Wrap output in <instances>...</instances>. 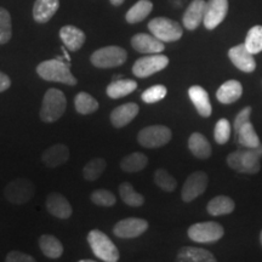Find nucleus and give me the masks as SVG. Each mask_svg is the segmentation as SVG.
<instances>
[{"label": "nucleus", "instance_id": "nucleus-1", "mask_svg": "<svg viewBox=\"0 0 262 262\" xmlns=\"http://www.w3.org/2000/svg\"><path fill=\"white\" fill-rule=\"evenodd\" d=\"M262 143L256 148L238 149L227 157L229 168L242 173H256L261 169Z\"/></svg>", "mask_w": 262, "mask_h": 262}, {"label": "nucleus", "instance_id": "nucleus-2", "mask_svg": "<svg viewBox=\"0 0 262 262\" xmlns=\"http://www.w3.org/2000/svg\"><path fill=\"white\" fill-rule=\"evenodd\" d=\"M37 73L41 79L47 81H55L66 85H77V78L72 74L70 66L60 60L42 61L38 64Z\"/></svg>", "mask_w": 262, "mask_h": 262}, {"label": "nucleus", "instance_id": "nucleus-3", "mask_svg": "<svg viewBox=\"0 0 262 262\" xmlns=\"http://www.w3.org/2000/svg\"><path fill=\"white\" fill-rule=\"evenodd\" d=\"M67 100L64 94L58 89H49L42 98L40 119L44 123H54L63 116Z\"/></svg>", "mask_w": 262, "mask_h": 262}, {"label": "nucleus", "instance_id": "nucleus-4", "mask_svg": "<svg viewBox=\"0 0 262 262\" xmlns=\"http://www.w3.org/2000/svg\"><path fill=\"white\" fill-rule=\"evenodd\" d=\"M88 243H89L93 253L101 261L117 262L119 260V250L103 232L98 231V229L90 231L88 234Z\"/></svg>", "mask_w": 262, "mask_h": 262}, {"label": "nucleus", "instance_id": "nucleus-5", "mask_svg": "<svg viewBox=\"0 0 262 262\" xmlns=\"http://www.w3.org/2000/svg\"><path fill=\"white\" fill-rule=\"evenodd\" d=\"M149 32L163 42H172L181 39L183 31L179 22L168 17H156L148 24Z\"/></svg>", "mask_w": 262, "mask_h": 262}, {"label": "nucleus", "instance_id": "nucleus-6", "mask_svg": "<svg viewBox=\"0 0 262 262\" xmlns=\"http://www.w3.org/2000/svg\"><path fill=\"white\" fill-rule=\"evenodd\" d=\"M127 52L123 48L111 45L98 49L91 55L90 61L97 68H113L125 63Z\"/></svg>", "mask_w": 262, "mask_h": 262}, {"label": "nucleus", "instance_id": "nucleus-7", "mask_svg": "<svg viewBox=\"0 0 262 262\" xmlns=\"http://www.w3.org/2000/svg\"><path fill=\"white\" fill-rule=\"evenodd\" d=\"M172 133L165 125H150L142 129L137 135V141L145 148H158L171 141Z\"/></svg>", "mask_w": 262, "mask_h": 262}, {"label": "nucleus", "instance_id": "nucleus-8", "mask_svg": "<svg viewBox=\"0 0 262 262\" xmlns=\"http://www.w3.org/2000/svg\"><path fill=\"white\" fill-rule=\"evenodd\" d=\"M189 239L196 243H214L224 237L225 231L217 222L208 221L192 225L187 232Z\"/></svg>", "mask_w": 262, "mask_h": 262}, {"label": "nucleus", "instance_id": "nucleus-9", "mask_svg": "<svg viewBox=\"0 0 262 262\" xmlns=\"http://www.w3.org/2000/svg\"><path fill=\"white\" fill-rule=\"evenodd\" d=\"M35 194V187L28 179H16L10 181L4 188V195L8 202L21 205L28 203Z\"/></svg>", "mask_w": 262, "mask_h": 262}, {"label": "nucleus", "instance_id": "nucleus-10", "mask_svg": "<svg viewBox=\"0 0 262 262\" xmlns=\"http://www.w3.org/2000/svg\"><path fill=\"white\" fill-rule=\"evenodd\" d=\"M169 64V58L162 54H152L136 60L133 66V73L137 78H147L163 71Z\"/></svg>", "mask_w": 262, "mask_h": 262}, {"label": "nucleus", "instance_id": "nucleus-11", "mask_svg": "<svg viewBox=\"0 0 262 262\" xmlns=\"http://www.w3.org/2000/svg\"><path fill=\"white\" fill-rule=\"evenodd\" d=\"M209 178L204 171H195L191 173L183 183L181 196L183 202L189 203L198 198L208 187Z\"/></svg>", "mask_w": 262, "mask_h": 262}, {"label": "nucleus", "instance_id": "nucleus-12", "mask_svg": "<svg viewBox=\"0 0 262 262\" xmlns=\"http://www.w3.org/2000/svg\"><path fill=\"white\" fill-rule=\"evenodd\" d=\"M148 228V222L139 217H127L117 222L113 228V233L118 238L131 239L142 235Z\"/></svg>", "mask_w": 262, "mask_h": 262}, {"label": "nucleus", "instance_id": "nucleus-13", "mask_svg": "<svg viewBox=\"0 0 262 262\" xmlns=\"http://www.w3.org/2000/svg\"><path fill=\"white\" fill-rule=\"evenodd\" d=\"M228 12V0H208L203 24L206 29H215Z\"/></svg>", "mask_w": 262, "mask_h": 262}, {"label": "nucleus", "instance_id": "nucleus-14", "mask_svg": "<svg viewBox=\"0 0 262 262\" xmlns=\"http://www.w3.org/2000/svg\"><path fill=\"white\" fill-rule=\"evenodd\" d=\"M228 57L235 67L245 73H253L256 70V61H255L254 55L248 50L245 44L235 45L229 49Z\"/></svg>", "mask_w": 262, "mask_h": 262}, {"label": "nucleus", "instance_id": "nucleus-15", "mask_svg": "<svg viewBox=\"0 0 262 262\" xmlns=\"http://www.w3.org/2000/svg\"><path fill=\"white\" fill-rule=\"evenodd\" d=\"M131 45L141 54H160L165 49L162 40L156 38L153 34L139 33L131 38Z\"/></svg>", "mask_w": 262, "mask_h": 262}, {"label": "nucleus", "instance_id": "nucleus-16", "mask_svg": "<svg viewBox=\"0 0 262 262\" xmlns=\"http://www.w3.org/2000/svg\"><path fill=\"white\" fill-rule=\"evenodd\" d=\"M205 8L206 2H204V0H193L191 4L188 5V8L186 9L185 14H183V27L188 29V31H194V29L198 28L203 19H204Z\"/></svg>", "mask_w": 262, "mask_h": 262}, {"label": "nucleus", "instance_id": "nucleus-17", "mask_svg": "<svg viewBox=\"0 0 262 262\" xmlns=\"http://www.w3.org/2000/svg\"><path fill=\"white\" fill-rule=\"evenodd\" d=\"M140 112L139 104L129 102L122 106L114 108L111 113V123L114 127L120 129V127L126 126L127 124H130L135 119L137 114Z\"/></svg>", "mask_w": 262, "mask_h": 262}, {"label": "nucleus", "instance_id": "nucleus-18", "mask_svg": "<svg viewBox=\"0 0 262 262\" xmlns=\"http://www.w3.org/2000/svg\"><path fill=\"white\" fill-rule=\"evenodd\" d=\"M47 209L52 216L57 219H70L72 216V206L70 202L67 201L64 195H62L61 193L52 192L48 195L47 198Z\"/></svg>", "mask_w": 262, "mask_h": 262}, {"label": "nucleus", "instance_id": "nucleus-19", "mask_svg": "<svg viewBox=\"0 0 262 262\" xmlns=\"http://www.w3.org/2000/svg\"><path fill=\"white\" fill-rule=\"evenodd\" d=\"M60 38L63 41L64 47L73 52L80 50L86 39L85 33L81 29L71 25L63 26L60 29Z\"/></svg>", "mask_w": 262, "mask_h": 262}, {"label": "nucleus", "instance_id": "nucleus-20", "mask_svg": "<svg viewBox=\"0 0 262 262\" xmlns=\"http://www.w3.org/2000/svg\"><path fill=\"white\" fill-rule=\"evenodd\" d=\"M41 159L48 168H57V166H61L62 164L67 163V160L70 159V149L66 145L57 143V145H54L45 149L41 156Z\"/></svg>", "mask_w": 262, "mask_h": 262}, {"label": "nucleus", "instance_id": "nucleus-21", "mask_svg": "<svg viewBox=\"0 0 262 262\" xmlns=\"http://www.w3.org/2000/svg\"><path fill=\"white\" fill-rule=\"evenodd\" d=\"M60 8V0H35L33 18L38 24H47Z\"/></svg>", "mask_w": 262, "mask_h": 262}, {"label": "nucleus", "instance_id": "nucleus-22", "mask_svg": "<svg viewBox=\"0 0 262 262\" xmlns=\"http://www.w3.org/2000/svg\"><path fill=\"white\" fill-rule=\"evenodd\" d=\"M188 95L193 104H194L196 112L204 118L211 116L212 107L210 103V98H209V95L205 89H203L199 85H193V86L189 88Z\"/></svg>", "mask_w": 262, "mask_h": 262}, {"label": "nucleus", "instance_id": "nucleus-23", "mask_svg": "<svg viewBox=\"0 0 262 262\" xmlns=\"http://www.w3.org/2000/svg\"><path fill=\"white\" fill-rule=\"evenodd\" d=\"M243 95V86L238 80H227L219 88L216 98L221 103L229 104L238 101Z\"/></svg>", "mask_w": 262, "mask_h": 262}, {"label": "nucleus", "instance_id": "nucleus-24", "mask_svg": "<svg viewBox=\"0 0 262 262\" xmlns=\"http://www.w3.org/2000/svg\"><path fill=\"white\" fill-rule=\"evenodd\" d=\"M188 148L198 159H208L211 156V146L201 133H193L188 139Z\"/></svg>", "mask_w": 262, "mask_h": 262}, {"label": "nucleus", "instance_id": "nucleus-25", "mask_svg": "<svg viewBox=\"0 0 262 262\" xmlns=\"http://www.w3.org/2000/svg\"><path fill=\"white\" fill-rule=\"evenodd\" d=\"M178 261L181 262H215L216 258L210 251L203 248L185 247L179 251Z\"/></svg>", "mask_w": 262, "mask_h": 262}, {"label": "nucleus", "instance_id": "nucleus-26", "mask_svg": "<svg viewBox=\"0 0 262 262\" xmlns=\"http://www.w3.org/2000/svg\"><path fill=\"white\" fill-rule=\"evenodd\" d=\"M39 248L49 258H58L63 254V245L55 235L42 234L39 238Z\"/></svg>", "mask_w": 262, "mask_h": 262}, {"label": "nucleus", "instance_id": "nucleus-27", "mask_svg": "<svg viewBox=\"0 0 262 262\" xmlns=\"http://www.w3.org/2000/svg\"><path fill=\"white\" fill-rule=\"evenodd\" d=\"M153 10V3L149 0H139L135 5H133L126 12L125 19L127 24L135 25L142 22Z\"/></svg>", "mask_w": 262, "mask_h": 262}, {"label": "nucleus", "instance_id": "nucleus-28", "mask_svg": "<svg viewBox=\"0 0 262 262\" xmlns=\"http://www.w3.org/2000/svg\"><path fill=\"white\" fill-rule=\"evenodd\" d=\"M137 89V83L135 80L131 79H122L116 80L111 83L107 86L106 93L108 97L117 100V98H122L124 96H127L131 93H134Z\"/></svg>", "mask_w": 262, "mask_h": 262}, {"label": "nucleus", "instance_id": "nucleus-29", "mask_svg": "<svg viewBox=\"0 0 262 262\" xmlns=\"http://www.w3.org/2000/svg\"><path fill=\"white\" fill-rule=\"evenodd\" d=\"M234 202L229 196L217 195L208 203L206 209L211 216H221L231 214L234 210Z\"/></svg>", "mask_w": 262, "mask_h": 262}, {"label": "nucleus", "instance_id": "nucleus-30", "mask_svg": "<svg viewBox=\"0 0 262 262\" xmlns=\"http://www.w3.org/2000/svg\"><path fill=\"white\" fill-rule=\"evenodd\" d=\"M148 164V158L141 152H134L124 157L120 162V168L125 172H137L143 170Z\"/></svg>", "mask_w": 262, "mask_h": 262}, {"label": "nucleus", "instance_id": "nucleus-31", "mask_svg": "<svg viewBox=\"0 0 262 262\" xmlns=\"http://www.w3.org/2000/svg\"><path fill=\"white\" fill-rule=\"evenodd\" d=\"M238 143L244 148H256L261 145L260 139H258L256 131L254 129V125L250 122L244 124L242 129L237 134Z\"/></svg>", "mask_w": 262, "mask_h": 262}, {"label": "nucleus", "instance_id": "nucleus-32", "mask_svg": "<svg viewBox=\"0 0 262 262\" xmlns=\"http://www.w3.org/2000/svg\"><path fill=\"white\" fill-rule=\"evenodd\" d=\"M119 195L122 198V201L125 203L126 205L134 206V208H137V206H142L145 204V196L140 193H137L135 189H134L133 185L129 182H123L119 185Z\"/></svg>", "mask_w": 262, "mask_h": 262}, {"label": "nucleus", "instance_id": "nucleus-33", "mask_svg": "<svg viewBox=\"0 0 262 262\" xmlns=\"http://www.w3.org/2000/svg\"><path fill=\"white\" fill-rule=\"evenodd\" d=\"M74 107L79 114H91L98 110V102L90 94L81 91L74 98Z\"/></svg>", "mask_w": 262, "mask_h": 262}, {"label": "nucleus", "instance_id": "nucleus-34", "mask_svg": "<svg viewBox=\"0 0 262 262\" xmlns=\"http://www.w3.org/2000/svg\"><path fill=\"white\" fill-rule=\"evenodd\" d=\"M106 169V160L102 158L91 159L83 169V176L86 181H96Z\"/></svg>", "mask_w": 262, "mask_h": 262}, {"label": "nucleus", "instance_id": "nucleus-35", "mask_svg": "<svg viewBox=\"0 0 262 262\" xmlns=\"http://www.w3.org/2000/svg\"><path fill=\"white\" fill-rule=\"evenodd\" d=\"M244 44L253 55L262 51V26H254L248 32Z\"/></svg>", "mask_w": 262, "mask_h": 262}, {"label": "nucleus", "instance_id": "nucleus-36", "mask_svg": "<svg viewBox=\"0 0 262 262\" xmlns=\"http://www.w3.org/2000/svg\"><path fill=\"white\" fill-rule=\"evenodd\" d=\"M12 37V22L10 12L0 8V45L6 44Z\"/></svg>", "mask_w": 262, "mask_h": 262}, {"label": "nucleus", "instance_id": "nucleus-37", "mask_svg": "<svg viewBox=\"0 0 262 262\" xmlns=\"http://www.w3.org/2000/svg\"><path fill=\"white\" fill-rule=\"evenodd\" d=\"M155 182L160 189L165 192H173L178 187V181L165 169H158L155 172Z\"/></svg>", "mask_w": 262, "mask_h": 262}, {"label": "nucleus", "instance_id": "nucleus-38", "mask_svg": "<svg viewBox=\"0 0 262 262\" xmlns=\"http://www.w3.org/2000/svg\"><path fill=\"white\" fill-rule=\"evenodd\" d=\"M90 199L94 204H96L98 206H106V208H108V206H113L117 203L116 195H114L112 192L108 191V189L103 188L96 189V191L91 193Z\"/></svg>", "mask_w": 262, "mask_h": 262}, {"label": "nucleus", "instance_id": "nucleus-39", "mask_svg": "<svg viewBox=\"0 0 262 262\" xmlns=\"http://www.w3.org/2000/svg\"><path fill=\"white\" fill-rule=\"evenodd\" d=\"M166 93H168L166 88L164 85L159 84L155 85V86H150L143 91L142 95H141V98L146 103H157L166 96Z\"/></svg>", "mask_w": 262, "mask_h": 262}, {"label": "nucleus", "instance_id": "nucleus-40", "mask_svg": "<svg viewBox=\"0 0 262 262\" xmlns=\"http://www.w3.org/2000/svg\"><path fill=\"white\" fill-rule=\"evenodd\" d=\"M214 137L219 145H225V143H227L229 137H231V124H229L227 119L222 118V119H220L216 123Z\"/></svg>", "mask_w": 262, "mask_h": 262}, {"label": "nucleus", "instance_id": "nucleus-41", "mask_svg": "<svg viewBox=\"0 0 262 262\" xmlns=\"http://www.w3.org/2000/svg\"><path fill=\"white\" fill-rule=\"evenodd\" d=\"M251 112H253V110H251V107H245L244 110H242L241 112L238 113V116L235 117L234 119V131H235V135L238 134V131L242 129V126L244 125V124H247L250 122V116H251Z\"/></svg>", "mask_w": 262, "mask_h": 262}, {"label": "nucleus", "instance_id": "nucleus-42", "mask_svg": "<svg viewBox=\"0 0 262 262\" xmlns=\"http://www.w3.org/2000/svg\"><path fill=\"white\" fill-rule=\"evenodd\" d=\"M6 261L8 262H34L35 258L31 255L21 253V251H10L6 255Z\"/></svg>", "mask_w": 262, "mask_h": 262}, {"label": "nucleus", "instance_id": "nucleus-43", "mask_svg": "<svg viewBox=\"0 0 262 262\" xmlns=\"http://www.w3.org/2000/svg\"><path fill=\"white\" fill-rule=\"evenodd\" d=\"M10 86H11V80H10L9 75L0 72V93H4Z\"/></svg>", "mask_w": 262, "mask_h": 262}, {"label": "nucleus", "instance_id": "nucleus-44", "mask_svg": "<svg viewBox=\"0 0 262 262\" xmlns=\"http://www.w3.org/2000/svg\"><path fill=\"white\" fill-rule=\"evenodd\" d=\"M110 2L113 6H120L125 0H110Z\"/></svg>", "mask_w": 262, "mask_h": 262}, {"label": "nucleus", "instance_id": "nucleus-45", "mask_svg": "<svg viewBox=\"0 0 262 262\" xmlns=\"http://www.w3.org/2000/svg\"><path fill=\"white\" fill-rule=\"evenodd\" d=\"M80 262H94V260H80Z\"/></svg>", "mask_w": 262, "mask_h": 262}, {"label": "nucleus", "instance_id": "nucleus-46", "mask_svg": "<svg viewBox=\"0 0 262 262\" xmlns=\"http://www.w3.org/2000/svg\"><path fill=\"white\" fill-rule=\"evenodd\" d=\"M260 242H261V245H262V231H261V234H260Z\"/></svg>", "mask_w": 262, "mask_h": 262}]
</instances>
